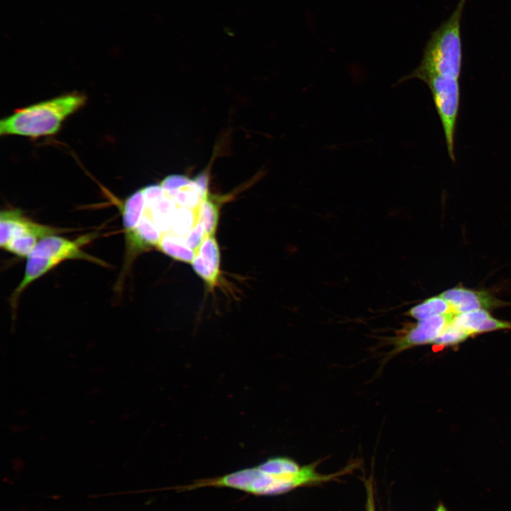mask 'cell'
<instances>
[{"mask_svg":"<svg viewBox=\"0 0 511 511\" xmlns=\"http://www.w3.org/2000/svg\"><path fill=\"white\" fill-rule=\"evenodd\" d=\"M466 0H460L450 17L432 34L419 65L400 81L430 76L459 79L462 67L461 20Z\"/></svg>","mask_w":511,"mask_h":511,"instance_id":"obj_3","label":"cell"},{"mask_svg":"<svg viewBox=\"0 0 511 511\" xmlns=\"http://www.w3.org/2000/svg\"><path fill=\"white\" fill-rule=\"evenodd\" d=\"M470 335L462 328L452 322L436 339L434 346L437 348L454 346L466 341Z\"/></svg>","mask_w":511,"mask_h":511,"instance_id":"obj_11","label":"cell"},{"mask_svg":"<svg viewBox=\"0 0 511 511\" xmlns=\"http://www.w3.org/2000/svg\"><path fill=\"white\" fill-rule=\"evenodd\" d=\"M95 237L94 233H89L70 240L58 235H51L40 240L26 258L23 278L11 294L10 302L12 308L16 307L21 295L27 287L63 261L79 259L107 266L104 261L82 248Z\"/></svg>","mask_w":511,"mask_h":511,"instance_id":"obj_4","label":"cell"},{"mask_svg":"<svg viewBox=\"0 0 511 511\" xmlns=\"http://www.w3.org/2000/svg\"><path fill=\"white\" fill-rule=\"evenodd\" d=\"M86 102L84 94L72 92L16 109L1 119L0 135L33 139L55 135L64 121L82 109Z\"/></svg>","mask_w":511,"mask_h":511,"instance_id":"obj_2","label":"cell"},{"mask_svg":"<svg viewBox=\"0 0 511 511\" xmlns=\"http://www.w3.org/2000/svg\"><path fill=\"white\" fill-rule=\"evenodd\" d=\"M317 463L301 466L285 456H274L252 467L238 469L219 476L199 478L169 488L176 492H189L201 488H229L256 497L285 494L296 488L329 481L347 473L348 468L332 474H321Z\"/></svg>","mask_w":511,"mask_h":511,"instance_id":"obj_1","label":"cell"},{"mask_svg":"<svg viewBox=\"0 0 511 511\" xmlns=\"http://www.w3.org/2000/svg\"><path fill=\"white\" fill-rule=\"evenodd\" d=\"M366 511H375L373 485L370 480L366 483Z\"/></svg>","mask_w":511,"mask_h":511,"instance_id":"obj_12","label":"cell"},{"mask_svg":"<svg viewBox=\"0 0 511 511\" xmlns=\"http://www.w3.org/2000/svg\"><path fill=\"white\" fill-rule=\"evenodd\" d=\"M436 511H448V510H447V509L446 508V507H445L442 503H440V504L437 506V507H436Z\"/></svg>","mask_w":511,"mask_h":511,"instance_id":"obj_13","label":"cell"},{"mask_svg":"<svg viewBox=\"0 0 511 511\" xmlns=\"http://www.w3.org/2000/svg\"><path fill=\"white\" fill-rule=\"evenodd\" d=\"M455 315L434 316L408 325L392 339L393 348L391 353L397 354L414 346L434 344Z\"/></svg>","mask_w":511,"mask_h":511,"instance_id":"obj_7","label":"cell"},{"mask_svg":"<svg viewBox=\"0 0 511 511\" xmlns=\"http://www.w3.org/2000/svg\"><path fill=\"white\" fill-rule=\"evenodd\" d=\"M68 231L34 221L19 209H3L0 214L1 248L19 257L27 258L42 238Z\"/></svg>","mask_w":511,"mask_h":511,"instance_id":"obj_5","label":"cell"},{"mask_svg":"<svg viewBox=\"0 0 511 511\" xmlns=\"http://www.w3.org/2000/svg\"><path fill=\"white\" fill-rule=\"evenodd\" d=\"M429 87L441 121L449 155L455 161V133L460 108L459 79L430 76L422 80Z\"/></svg>","mask_w":511,"mask_h":511,"instance_id":"obj_6","label":"cell"},{"mask_svg":"<svg viewBox=\"0 0 511 511\" xmlns=\"http://www.w3.org/2000/svg\"><path fill=\"white\" fill-rule=\"evenodd\" d=\"M453 322L469 335H476L500 329H511V322L493 317L485 309H478L455 315Z\"/></svg>","mask_w":511,"mask_h":511,"instance_id":"obj_9","label":"cell"},{"mask_svg":"<svg viewBox=\"0 0 511 511\" xmlns=\"http://www.w3.org/2000/svg\"><path fill=\"white\" fill-rule=\"evenodd\" d=\"M407 314L417 320L439 315L456 314L449 302L441 295L429 297L414 306Z\"/></svg>","mask_w":511,"mask_h":511,"instance_id":"obj_10","label":"cell"},{"mask_svg":"<svg viewBox=\"0 0 511 511\" xmlns=\"http://www.w3.org/2000/svg\"><path fill=\"white\" fill-rule=\"evenodd\" d=\"M451 304L456 314L478 309H490L505 305L488 292L457 286L440 294Z\"/></svg>","mask_w":511,"mask_h":511,"instance_id":"obj_8","label":"cell"}]
</instances>
